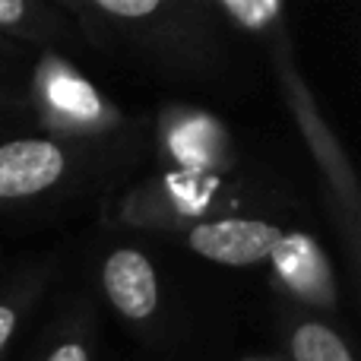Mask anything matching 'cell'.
<instances>
[{
	"label": "cell",
	"instance_id": "1",
	"mask_svg": "<svg viewBox=\"0 0 361 361\" xmlns=\"http://www.w3.org/2000/svg\"><path fill=\"white\" fill-rule=\"evenodd\" d=\"M282 231L260 219H222L203 222L190 231V247L200 257L225 267H250L279 247Z\"/></svg>",
	"mask_w": 361,
	"mask_h": 361
},
{
	"label": "cell",
	"instance_id": "2",
	"mask_svg": "<svg viewBox=\"0 0 361 361\" xmlns=\"http://www.w3.org/2000/svg\"><path fill=\"white\" fill-rule=\"evenodd\" d=\"M63 175V152L48 140H13L0 146V200L32 197Z\"/></svg>",
	"mask_w": 361,
	"mask_h": 361
},
{
	"label": "cell",
	"instance_id": "3",
	"mask_svg": "<svg viewBox=\"0 0 361 361\" xmlns=\"http://www.w3.org/2000/svg\"><path fill=\"white\" fill-rule=\"evenodd\" d=\"M105 292L124 317L146 320L159 307V279L152 263L137 250H114L105 263Z\"/></svg>",
	"mask_w": 361,
	"mask_h": 361
},
{
	"label": "cell",
	"instance_id": "4",
	"mask_svg": "<svg viewBox=\"0 0 361 361\" xmlns=\"http://www.w3.org/2000/svg\"><path fill=\"white\" fill-rule=\"evenodd\" d=\"M292 355L295 361H352L345 343L320 324H305L292 336Z\"/></svg>",
	"mask_w": 361,
	"mask_h": 361
},
{
	"label": "cell",
	"instance_id": "5",
	"mask_svg": "<svg viewBox=\"0 0 361 361\" xmlns=\"http://www.w3.org/2000/svg\"><path fill=\"white\" fill-rule=\"evenodd\" d=\"M222 6L244 29H263L282 13V6L276 0H222Z\"/></svg>",
	"mask_w": 361,
	"mask_h": 361
},
{
	"label": "cell",
	"instance_id": "6",
	"mask_svg": "<svg viewBox=\"0 0 361 361\" xmlns=\"http://www.w3.org/2000/svg\"><path fill=\"white\" fill-rule=\"evenodd\" d=\"M99 10L111 13V16L124 19H140L159 10V0H99Z\"/></svg>",
	"mask_w": 361,
	"mask_h": 361
},
{
	"label": "cell",
	"instance_id": "7",
	"mask_svg": "<svg viewBox=\"0 0 361 361\" xmlns=\"http://www.w3.org/2000/svg\"><path fill=\"white\" fill-rule=\"evenodd\" d=\"M48 361H89V355H86V349H82V345L63 343V345H57V349L51 352Z\"/></svg>",
	"mask_w": 361,
	"mask_h": 361
},
{
	"label": "cell",
	"instance_id": "8",
	"mask_svg": "<svg viewBox=\"0 0 361 361\" xmlns=\"http://www.w3.org/2000/svg\"><path fill=\"white\" fill-rule=\"evenodd\" d=\"M25 16L23 0H0V25H13Z\"/></svg>",
	"mask_w": 361,
	"mask_h": 361
},
{
	"label": "cell",
	"instance_id": "9",
	"mask_svg": "<svg viewBox=\"0 0 361 361\" xmlns=\"http://www.w3.org/2000/svg\"><path fill=\"white\" fill-rule=\"evenodd\" d=\"M13 330H16V314H13L6 305H0V352H4V345L10 343Z\"/></svg>",
	"mask_w": 361,
	"mask_h": 361
}]
</instances>
